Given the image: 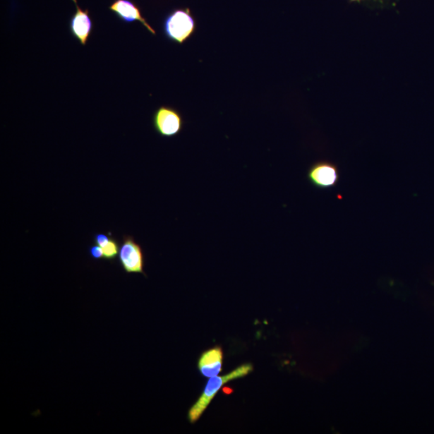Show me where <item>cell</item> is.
Here are the masks:
<instances>
[{"instance_id":"3957f363","label":"cell","mask_w":434,"mask_h":434,"mask_svg":"<svg viewBox=\"0 0 434 434\" xmlns=\"http://www.w3.org/2000/svg\"><path fill=\"white\" fill-rule=\"evenodd\" d=\"M118 258L121 268L126 274H140L147 277L144 271L145 255L143 248L132 236H123Z\"/></svg>"},{"instance_id":"7a4b0ae2","label":"cell","mask_w":434,"mask_h":434,"mask_svg":"<svg viewBox=\"0 0 434 434\" xmlns=\"http://www.w3.org/2000/svg\"><path fill=\"white\" fill-rule=\"evenodd\" d=\"M164 37L169 42L183 44L196 32V21L189 8L174 9L163 24Z\"/></svg>"},{"instance_id":"5b68a950","label":"cell","mask_w":434,"mask_h":434,"mask_svg":"<svg viewBox=\"0 0 434 434\" xmlns=\"http://www.w3.org/2000/svg\"><path fill=\"white\" fill-rule=\"evenodd\" d=\"M306 177L312 186L318 189H329L339 183V171L332 162L318 161L310 167Z\"/></svg>"},{"instance_id":"6da1fadb","label":"cell","mask_w":434,"mask_h":434,"mask_svg":"<svg viewBox=\"0 0 434 434\" xmlns=\"http://www.w3.org/2000/svg\"><path fill=\"white\" fill-rule=\"evenodd\" d=\"M253 371V364L247 363L241 364L227 375H217L210 378L198 400L188 411V418L190 423L195 424L201 418L203 414L205 412L207 408L210 406L213 399L215 398L218 392L222 389L224 385L231 381L245 378Z\"/></svg>"},{"instance_id":"7c38bea8","label":"cell","mask_w":434,"mask_h":434,"mask_svg":"<svg viewBox=\"0 0 434 434\" xmlns=\"http://www.w3.org/2000/svg\"><path fill=\"white\" fill-rule=\"evenodd\" d=\"M351 1H353V2L362 1V0H351Z\"/></svg>"},{"instance_id":"9c48e42d","label":"cell","mask_w":434,"mask_h":434,"mask_svg":"<svg viewBox=\"0 0 434 434\" xmlns=\"http://www.w3.org/2000/svg\"><path fill=\"white\" fill-rule=\"evenodd\" d=\"M104 253V260L109 263H114L115 260L119 257L120 244L117 239L114 236L111 237L107 246L102 248Z\"/></svg>"},{"instance_id":"52a82bcc","label":"cell","mask_w":434,"mask_h":434,"mask_svg":"<svg viewBox=\"0 0 434 434\" xmlns=\"http://www.w3.org/2000/svg\"><path fill=\"white\" fill-rule=\"evenodd\" d=\"M73 1L76 5L77 11L69 21V30L80 44L85 46L91 37L94 24L90 18L89 10L80 8L77 0Z\"/></svg>"},{"instance_id":"ba28073f","label":"cell","mask_w":434,"mask_h":434,"mask_svg":"<svg viewBox=\"0 0 434 434\" xmlns=\"http://www.w3.org/2000/svg\"><path fill=\"white\" fill-rule=\"evenodd\" d=\"M224 363V352L221 346H214L202 353L198 366L200 374L211 378L222 373Z\"/></svg>"},{"instance_id":"30bf717a","label":"cell","mask_w":434,"mask_h":434,"mask_svg":"<svg viewBox=\"0 0 434 434\" xmlns=\"http://www.w3.org/2000/svg\"><path fill=\"white\" fill-rule=\"evenodd\" d=\"M111 236V234H106L98 233L94 235V237H92V241H94L95 244L103 248L107 246Z\"/></svg>"},{"instance_id":"8fae6325","label":"cell","mask_w":434,"mask_h":434,"mask_svg":"<svg viewBox=\"0 0 434 434\" xmlns=\"http://www.w3.org/2000/svg\"><path fill=\"white\" fill-rule=\"evenodd\" d=\"M88 251L92 259L100 260L104 258L103 250L100 246L96 244L92 245L89 247Z\"/></svg>"},{"instance_id":"8992f818","label":"cell","mask_w":434,"mask_h":434,"mask_svg":"<svg viewBox=\"0 0 434 434\" xmlns=\"http://www.w3.org/2000/svg\"><path fill=\"white\" fill-rule=\"evenodd\" d=\"M109 11L118 17V18L126 23V24H131V23L138 21L147 29L148 32L156 35L155 29L148 24L146 19L144 18L141 13V10L138 7L137 4L131 0H114V1L109 5Z\"/></svg>"},{"instance_id":"277c9868","label":"cell","mask_w":434,"mask_h":434,"mask_svg":"<svg viewBox=\"0 0 434 434\" xmlns=\"http://www.w3.org/2000/svg\"><path fill=\"white\" fill-rule=\"evenodd\" d=\"M152 125L160 137L171 138L181 134L184 126V119L176 108L161 106L153 114Z\"/></svg>"}]
</instances>
